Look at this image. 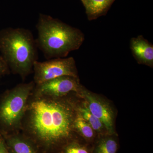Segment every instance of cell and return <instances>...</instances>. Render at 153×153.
Here are the masks:
<instances>
[{
  "label": "cell",
  "mask_w": 153,
  "mask_h": 153,
  "mask_svg": "<svg viewBox=\"0 0 153 153\" xmlns=\"http://www.w3.org/2000/svg\"><path fill=\"white\" fill-rule=\"evenodd\" d=\"M76 104L65 97L30 95L20 129L37 146L59 151L76 139Z\"/></svg>",
  "instance_id": "1"
},
{
  "label": "cell",
  "mask_w": 153,
  "mask_h": 153,
  "mask_svg": "<svg viewBox=\"0 0 153 153\" xmlns=\"http://www.w3.org/2000/svg\"><path fill=\"white\" fill-rule=\"evenodd\" d=\"M60 153H92V148L75 140L66 144L60 150Z\"/></svg>",
  "instance_id": "14"
},
{
  "label": "cell",
  "mask_w": 153,
  "mask_h": 153,
  "mask_svg": "<svg viewBox=\"0 0 153 153\" xmlns=\"http://www.w3.org/2000/svg\"><path fill=\"white\" fill-rule=\"evenodd\" d=\"M0 153H10L1 136H0Z\"/></svg>",
  "instance_id": "15"
},
{
  "label": "cell",
  "mask_w": 153,
  "mask_h": 153,
  "mask_svg": "<svg viewBox=\"0 0 153 153\" xmlns=\"http://www.w3.org/2000/svg\"></svg>",
  "instance_id": "18"
},
{
  "label": "cell",
  "mask_w": 153,
  "mask_h": 153,
  "mask_svg": "<svg viewBox=\"0 0 153 153\" xmlns=\"http://www.w3.org/2000/svg\"><path fill=\"white\" fill-rule=\"evenodd\" d=\"M7 64L0 58V74L4 73L7 70Z\"/></svg>",
  "instance_id": "16"
},
{
  "label": "cell",
  "mask_w": 153,
  "mask_h": 153,
  "mask_svg": "<svg viewBox=\"0 0 153 153\" xmlns=\"http://www.w3.org/2000/svg\"><path fill=\"white\" fill-rule=\"evenodd\" d=\"M36 28L37 47L48 59L66 57L85 40L81 30L44 14H40Z\"/></svg>",
  "instance_id": "2"
},
{
  "label": "cell",
  "mask_w": 153,
  "mask_h": 153,
  "mask_svg": "<svg viewBox=\"0 0 153 153\" xmlns=\"http://www.w3.org/2000/svg\"><path fill=\"white\" fill-rule=\"evenodd\" d=\"M85 7L88 19L95 20L104 16L111 7L113 0H81Z\"/></svg>",
  "instance_id": "10"
},
{
  "label": "cell",
  "mask_w": 153,
  "mask_h": 153,
  "mask_svg": "<svg viewBox=\"0 0 153 153\" xmlns=\"http://www.w3.org/2000/svg\"><path fill=\"white\" fill-rule=\"evenodd\" d=\"M76 108L77 112L90 125L96 133H98L101 136L107 135L103 124L91 112L85 102L80 105L76 104Z\"/></svg>",
  "instance_id": "11"
},
{
  "label": "cell",
  "mask_w": 153,
  "mask_h": 153,
  "mask_svg": "<svg viewBox=\"0 0 153 153\" xmlns=\"http://www.w3.org/2000/svg\"><path fill=\"white\" fill-rule=\"evenodd\" d=\"M78 95L84 99L91 112L101 121L107 135H114V112L109 103L99 96L88 91L83 87Z\"/></svg>",
  "instance_id": "7"
},
{
  "label": "cell",
  "mask_w": 153,
  "mask_h": 153,
  "mask_svg": "<svg viewBox=\"0 0 153 153\" xmlns=\"http://www.w3.org/2000/svg\"><path fill=\"white\" fill-rule=\"evenodd\" d=\"M6 144L10 153H37L35 144L28 137L18 131L9 135Z\"/></svg>",
  "instance_id": "9"
},
{
  "label": "cell",
  "mask_w": 153,
  "mask_h": 153,
  "mask_svg": "<svg viewBox=\"0 0 153 153\" xmlns=\"http://www.w3.org/2000/svg\"><path fill=\"white\" fill-rule=\"evenodd\" d=\"M74 127L76 132L82 136L86 142L90 143L95 140V131L77 111L74 121Z\"/></svg>",
  "instance_id": "13"
},
{
  "label": "cell",
  "mask_w": 153,
  "mask_h": 153,
  "mask_svg": "<svg viewBox=\"0 0 153 153\" xmlns=\"http://www.w3.org/2000/svg\"><path fill=\"white\" fill-rule=\"evenodd\" d=\"M35 85L34 81L17 85L9 91L0 105V121L10 131L15 132L20 129Z\"/></svg>",
  "instance_id": "4"
},
{
  "label": "cell",
  "mask_w": 153,
  "mask_h": 153,
  "mask_svg": "<svg viewBox=\"0 0 153 153\" xmlns=\"http://www.w3.org/2000/svg\"><path fill=\"white\" fill-rule=\"evenodd\" d=\"M118 149L117 141L114 135H105L96 140L92 147V153H117Z\"/></svg>",
  "instance_id": "12"
},
{
  "label": "cell",
  "mask_w": 153,
  "mask_h": 153,
  "mask_svg": "<svg viewBox=\"0 0 153 153\" xmlns=\"http://www.w3.org/2000/svg\"><path fill=\"white\" fill-rule=\"evenodd\" d=\"M113 1H115V0H113Z\"/></svg>",
  "instance_id": "17"
},
{
  "label": "cell",
  "mask_w": 153,
  "mask_h": 153,
  "mask_svg": "<svg viewBox=\"0 0 153 153\" xmlns=\"http://www.w3.org/2000/svg\"><path fill=\"white\" fill-rule=\"evenodd\" d=\"M0 44L14 74L22 78L29 75L37 60L38 47L31 32L24 28H11L1 37Z\"/></svg>",
  "instance_id": "3"
},
{
  "label": "cell",
  "mask_w": 153,
  "mask_h": 153,
  "mask_svg": "<svg viewBox=\"0 0 153 153\" xmlns=\"http://www.w3.org/2000/svg\"><path fill=\"white\" fill-rule=\"evenodd\" d=\"M83 87L78 78L64 76L35 85L32 94L35 96L62 97L71 92L79 94Z\"/></svg>",
  "instance_id": "6"
},
{
  "label": "cell",
  "mask_w": 153,
  "mask_h": 153,
  "mask_svg": "<svg viewBox=\"0 0 153 153\" xmlns=\"http://www.w3.org/2000/svg\"><path fill=\"white\" fill-rule=\"evenodd\" d=\"M130 49L138 63L153 67V46L142 36L131 39Z\"/></svg>",
  "instance_id": "8"
},
{
  "label": "cell",
  "mask_w": 153,
  "mask_h": 153,
  "mask_svg": "<svg viewBox=\"0 0 153 153\" xmlns=\"http://www.w3.org/2000/svg\"><path fill=\"white\" fill-rule=\"evenodd\" d=\"M33 70L36 85L62 76L78 78L76 62L71 57L49 59L44 62L37 60L34 63Z\"/></svg>",
  "instance_id": "5"
}]
</instances>
